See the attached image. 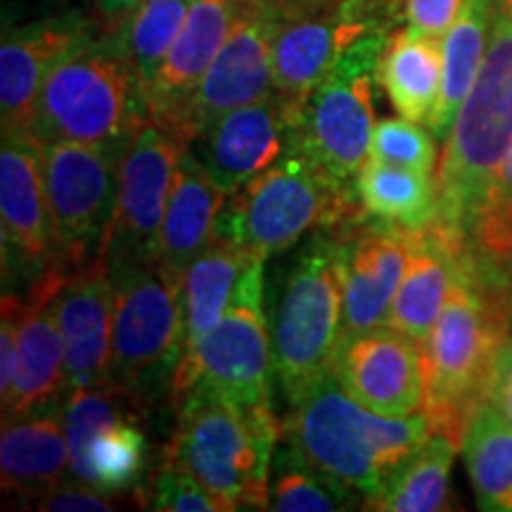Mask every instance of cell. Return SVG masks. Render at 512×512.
Wrapping results in <instances>:
<instances>
[{
  "label": "cell",
  "instance_id": "d4e9b609",
  "mask_svg": "<svg viewBox=\"0 0 512 512\" xmlns=\"http://www.w3.org/2000/svg\"><path fill=\"white\" fill-rule=\"evenodd\" d=\"M228 195L207 174L200 159L185 147L178 159L174 185L159 238V261L185 278L192 261L211 245Z\"/></svg>",
  "mask_w": 512,
  "mask_h": 512
},
{
  "label": "cell",
  "instance_id": "e575fe53",
  "mask_svg": "<svg viewBox=\"0 0 512 512\" xmlns=\"http://www.w3.org/2000/svg\"><path fill=\"white\" fill-rule=\"evenodd\" d=\"M190 8L192 0H145L117 34L119 46L138 79L140 95L155 79L159 64L174 46Z\"/></svg>",
  "mask_w": 512,
  "mask_h": 512
},
{
  "label": "cell",
  "instance_id": "ffe728a7",
  "mask_svg": "<svg viewBox=\"0 0 512 512\" xmlns=\"http://www.w3.org/2000/svg\"><path fill=\"white\" fill-rule=\"evenodd\" d=\"M91 36V24L76 15L38 19L5 31L0 46L3 136H31L36 100L50 69Z\"/></svg>",
  "mask_w": 512,
  "mask_h": 512
},
{
  "label": "cell",
  "instance_id": "9a60e30c",
  "mask_svg": "<svg viewBox=\"0 0 512 512\" xmlns=\"http://www.w3.org/2000/svg\"><path fill=\"white\" fill-rule=\"evenodd\" d=\"M332 375L370 411L411 418L425 406V354L418 339L382 325L339 339Z\"/></svg>",
  "mask_w": 512,
  "mask_h": 512
},
{
  "label": "cell",
  "instance_id": "277c9868",
  "mask_svg": "<svg viewBox=\"0 0 512 512\" xmlns=\"http://www.w3.org/2000/svg\"><path fill=\"white\" fill-rule=\"evenodd\" d=\"M356 223L313 230L280 275L268 325L273 370L287 401L330 370L342 335L349 238Z\"/></svg>",
  "mask_w": 512,
  "mask_h": 512
},
{
  "label": "cell",
  "instance_id": "8d00e7d4",
  "mask_svg": "<svg viewBox=\"0 0 512 512\" xmlns=\"http://www.w3.org/2000/svg\"><path fill=\"white\" fill-rule=\"evenodd\" d=\"M138 501L145 508L164 512H223L221 503L195 477L171 465L159 467L145 494H138Z\"/></svg>",
  "mask_w": 512,
  "mask_h": 512
},
{
  "label": "cell",
  "instance_id": "b9f144b4",
  "mask_svg": "<svg viewBox=\"0 0 512 512\" xmlns=\"http://www.w3.org/2000/svg\"><path fill=\"white\" fill-rule=\"evenodd\" d=\"M306 3L342 5V8L354 10L358 15L375 19V22L392 29L396 17L403 15V3H406V0H306Z\"/></svg>",
  "mask_w": 512,
  "mask_h": 512
},
{
  "label": "cell",
  "instance_id": "d590c367",
  "mask_svg": "<svg viewBox=\"0 0 512 512\" xmlns=\"http://www.w3.org/2000/svg\"><path fill=\"white\" fill-rule=\"evenodd\" d=\"M434 133L425 131L411 119H380L370 138V159L373 162L403 166L432 174L437 166V143Z\"/></svg>",
  "mask_w": 512,
  "mask_h": 512
},
{
  "label": "cell",
  "instance_id": "e0dca14e",
  "mask_svg": "<svg viewBox=\"0 0 512 512\" xmlns=\"http://www.w3.org/2000/svg\"><path fill=\"white\" fill-rule=\"evenodd\" d=\"M55 316L67 349V389L110 382L114 285L107 252L86 266L64 268Z\"/></svg>",
  "mask_w": 512,
  "mask_h": 512
},
{
  "label": "cell",
  "instance_id": "83f0119b",
  "mask_svg": "<svg viewBox=\"0 0 512 512\" xmlns=\"http://www.w3.org/2000/svg\"><path fill=\"white\" fill-rule=\"evenodd\" d=\"M249 264L254 261H249L240 249L216 235L211 245L192 261L183 278V354L195 349L202 337L223 318L238 280Z\"/></svg>",
  "mask_w": 512,
  "mask_h": 512
},
{
  "label": "cell",
  "instance_id": "ac0fdd59",
  "mask_svg": "<svg viewBox=\"0 0 512 512\" xmlns=\"http://www.w3.org/2000/svg\"><path fill=\"white\" fill-rule=\"evenodd\" d=\"M242 0H192L174 46L143 93L147 119L181 140V124L192 93L219 55L238 19ZM183 143V140H181Z\"/></svg>",
  "mask_w": 512,
  "mask_h": 512
},
{
  "label": "cell",
  "instance_id": "cb8c5ba5",
  "mask_svg": "<svg viewBox=\"0 0 512 512\" xmlns=\"http://www.w3.org/2000/svg\"><path fill=\"white\" fill-rule=\"evenodd\" d=\"M465 249V238L434 221L413 230L406 273L389 311V328L425 342L456 283Z\"/></svg>",
  "mask_w": 512,
  "mask_h": 512
},
{
  "label": "cell",
  "instance_id": "ba28073f",
  "mask_svg": "<svg viewBox=\"0 0 512 512\" xmlns=\"http://www.w3.org/2000/svg\"><path fill=\"white\" fill-rule=\"evenodd\" d=\"M114 330L110 384L140 413L171 396L185 344L183 278L159 259L110 264Z\"/></svg>",
  "mask_w": 512,
  "mask_h": 512
},
{
  "label": "cell",
  "instance_id": "60d3db41",
  "mask_svg": "<svg viewBox=\"0 0 512 512\" xmlns=\"http://www.w3.org/2000/svg\"><path fill=\"white\" fill-rule=\"evenodd\" d=\"M486 401L512 425V337L498 351Z\"/></svg>",
  "mask_w": 512,
  "mask_h": 512
},
{
  "label": "cell",
  "instance_id": "836d02e7",
  "mask_svg": "<svg viewBox=\"0 0 512 512\" xmlns=\"http://www.w3.org/2000/svg\"><path fill=\"white\" fill-rule=\"evenodd\" d=\"M361 498L316 470L292 444L280 439L271 465V508L278 512H337L361 508Z\"/></svg>",
  "mask_w": 512,
  "mask_h": 512
},
{
  "label": "cell",
  "instance_id": "52a82bcc",
  "mask_svg": "<svg viewBox=\"0 0 512 512\" xmlns=\"http://www.w3.org/2000/svg\"><path fill=\"white\" fill-rule=\"evenodd\" d=\"M145 117L138 79L117 34L91 36L50 69L31 138L124 150Z\"/></svg>",
  "mask_w": 512,
  "mask_h": 512
},
{
  "label": "cell",
  "instance_id": "f35d334b",
  "mask_svg": "<svg viewBox=\"0 0 512 512\" xmlns=\"http://www.w3.org/2000/svg\"><path fill=\"white\" fill-rule=\"evenodd\" d=\"M114 498L110 494H102V491L93 489V486L81 484L72 479V484H60L57 489L48 491L46 496H41L34 503L36 510H50V512H74V510H86V512H100V510H114Z\"/></svg>",
  "mask_w": 512,
  "mask_h": 512
},
{
  "label": "cell",
  "instance_id": "7bdbcfd3",
  "mask_svg": "<svg viewBox=\"0 0 512 512\" xmlns=\"http://www.w3.org/2000/svg\"><path fill=\"white\" fill-rule=\"evenodd\" d=\"M145 0H95V12H98V27L102 34L112 36L119 34L126 27V22L131 19Z\"/></svg>",
  "mask_w": 512,
  "mask_h": 512
},
{
  "label": "cell",
  "instance_id": "f546056e",
  "mask_svg": "<svg viewBox=\"0 0 512 512\" xmlns=\"http://www.w3.org/2000/svg\"><path fill=\"white\" fill-rule=\"evenodd\" d=\"M354 188L366 219L415 230L437 216V181L425 171L370 159L358 171Z\"/></svg>",
  "mask_w": 512,
  "mask_h": 512
},
{
  "label": "cell",
  "instance_id": "7a4b0ae2",
  "mask_svg": "<svg viewBox=\"0 0 512 512\" xmlns=\"http://www.w3.org/2000/svg\"><path fill=\"white\" fill-rule=\"evenodd\" d=\"M432 434L425 413L389 418L370 411L332 370L290 401L280 422V439L361 501L375 496Z\"/></svg>",
  "mask_w": 512,
  "mask_h": 512
},
{
  "label": "cell",
  "instance_id": "4fadbf2b",
  "mask_svg": "<svg viewBox=\"0 0 512 512\" xmlns=\"http://www.w3.org/2000/svg\"><path fill=\"white\" fill-rule=\"evenodd\" d=\"M273 12L271 62L280 98L304 112L316 86L349 46L384 24L342 5L268 0Z\"/></svg>",
  "mask_w": 512,
  "mask_h": 512
},
{
  "label": "cell",
  "instance_id": "4dcf8cb0",
  "mask_svg": "<svg viewBox=\"0 0 512 512\" xmlns=\"http://www.w3.org/2000/svg\"><path fill=\"white\" fill-rule=\"evenodd\" d=\"M460 448L479 510L512 512V425L489 401L467 422Z\"/></svg>",
  "mask_w": 512,
  "mask_h": 512
},
{
  "label": "cell",
  "instance_id": "d6986e66",
  "mask_svg": "<svg viewBox=\"0 0 512 512\" xmlns=\"http://www.w3.org/2000/svg\"><path fill=\"white\" fill-rule=\"evenodd\" d=\"M64 268L53 264L31 283L19 325L15 380L3 399V418H19L60 401L67 389V349L55 316Z\"/></svg>",
  "mask_w": 512,
  "mask_h": 512
},
{
  "label": "cell",
  "instance_id": "1f68e13d",
  "mask_svg": "<svg viewBox=\"0 0 512 512\" xmlns=\"http://www.w3.org/2000/svg\"><path fill=\"white\" fill-rule=\"evenodd\" d=\"M465 240L482 271L512 283V147L472 209Z\"/></svg>",
  "mask_w": 512,
  "mask_h": 512
},
{
  "label": "cell",
  "instance_id": "30bf717a",
  "mask_svg": "<svg viewBox=\"0 0 512 512\" xmlns=\"http://www.w3.org/2000/svg\"><path fill=\"white\" fill-rule=\"evenodd\" d=\"M392 31L377 29L349 46L306 102L290 150L339 185H354L370 157L377 64Z\"/></svg>",
  "mask_w": 512,
  "mask_h": 512
},
{
  "label": "cell",
  "instance_id": "4316f807",
  "mask_svg": "<svg viewBox=\"0 0 512 512\" xmlns=\"http://www.w3.org/2000/svg\"><path fill=\"white\" fill-rule=\"evenodd\" d=\"M496 5L498 0H463L458 17L441 38L444 81H441L439 105L430 119V128L437 138L448 136L460 105L477 79L494 27Z\"/></svg>",
  "mask_w": 512,
  "mask_h": 512
},
{
  "label": "cell",
  "instance_id": "603a6c76",
  "mask_svg": "<svg viewBox=\"0 0 512 512\" xmlns=\"http://www.w3.org/2000/svg\"><path fill=\"white\" fill-rule=\"evenodd\" d=\"M3 494L12 501L36 503L72 477L64 411L60 401L19 418H3L0 432Z\"/></svg>",
  "mask_w": 512,
  "mask_h": 512
},
{
  "label": "cell",
  "instance_id": "7c38bea8",
  "mask_svg": "<svg viewBox=\"0 0 512 512\" xmlns=\"http://www.w3.org/2000/svg\"><path fill=\"white\" fill-rule=\"evenodd\" d=\"M185 147L147 117L133 131L121 157L117 204L107 230L105 252L110 264L159 259L166 204Z\"/></svg>",
  "mask_w": 512,
  "mask_h": 512
},
{
  "label": "cell",
  "instance_id": "8fae6325",
  "mask_svg": "<svg viewBox=\"0 0 512 512\" xmlns=\"http://www.w3.org/2000/svg\"><path fill=\"white\" fill-rule=\"evenodd\" d=\"M38 152L53 219L55 264L72 271L105 254L126 147L38 140Z\"/></svg>",
  "mask_w": 512,
  "mask_h": 512
},
{
  "label": "cell",
  "instance_id": "8992f818",
  "mask_svg": "<svg viewBox=\"0 0 512 512\" xmlns=\"http://www.w3.org/2000/svg\"><path fill=\"white\" fill-rule=\"evenodd\" d=\"M366 219L354 185H339L297 150H287L271 169L230 192L216 238L230 242L249 261H266L309 238L313 230Z\"/></svg>",
  "mask_w": 512,
  "mask_h": 512
},
{
  "label": "cell",
  "instance_id": "7402d4cb",
  "mask_svg": "<svg viewBox=\"0 0 512 512\" xmlns=\"http://www.w3.org/2000/svg\"><path fill=\"white\" fill-rule=\"evenodd\" d=\"M0 216L3 247L41 275L55 264L53 219L43 183L38 140L31 136H3L0 147Z\"/></svg>",
  "mask_w": 512,
  "mask_h": 512
},
{
  "label": "cell",
  "instance_id": "5bb4252c",
  "mask_svg": "<svg viewBox=\"0 0 512 512\" xmlns=\"http://www.w3.org/2000/svg\"><path fill=\"white\" fill-rule=\"evenodd\" d=\"M273 12L268 0H242L238 19L192 93L181 124V140L190 145L223 114L268 98L275 91L271 62Z\"/></svg>",
  "mask_w": 512,
  "mask_h": 512
},
{
  "label": "cell",
  "instance_id": "44dd1931",
  "mask_svg": "<svg viewBox=\"0 0 512 512\" xmlns=\"http://www.w3.org/2000/svg\"><path fill=\"white\" fill-rule=\"evenodd\" d=\"M411 228L363 219L351 228L342 337L387 325L394 297L406 273Z\"/></svg>",
  "mask_w": 512,
  "mask_h": 512
},
{
  "label": "cell",
  "instance_id": "6da1fadb",
  "mask_svg": "<svg viewBox=\"0 0 512 512\" xmlns=\"http://www.w3.org/2000/svg\"><path fill=\"white\" fill-rule=\"evenodd\" d=\"M512 323V283L482 271L465 249L456 283L425 342V413L434 434L463 446L467 422L489 396Z\"/></svg>",
  "mask_w": 512,
  "mask_h": 512
},
{
  "label": "cell",
  "instance_id": "484cf974",
  "mask_svg": "<svg viewBox=\"0 0 512 512\" xmlns=\"http://www.w3.org/2000/svg\"><path fill=\"white\" fill-rule=\"evenodd\" d=\"M444 81L441 38L411 27L392 31L377 64V83L403 119L430 124Z\"/></svg>",
  "mask_w": 512,
  "mask_h": 512
},
{
  "label": "cell",
  "instance_id": "2e32d148",
  "mask_svg": "<svg viewBox=\"0 0 512 512\" xmlns=\"http://www.w3.org/2000/svg\"><path fill=\"white\" fill-rule=\"evenodd\" d=\"M302 110L278 93L223 114L188 145L214 183L230 195L290 150Z\"/></svg>",
  "mask_w": 512,
  "mask_h": 512
},
{
  "label": "cell",
  "instance_id": "ee69618b",
  "mask_svg": "<svg viewBox=\"0 0 512 512\" xmlns=\"http://www.w3.org/2000/svg\"><path fill=\"white\" fill-rule=\"evenodd\" d=\"M508 5H510V10H512V0H508Z\"/></svg>",
  "mask_w": 512,
  "mask_h": 512
},
{
  "label": "cell",
  "instance_id": "5b68a950",
  "mask_svg": "<svg viewBox=\"0 0 512 512\" xmlns=\"http://www.w3.org/2000/svg\"><path fill=\"white\" fill-rule=\"evenodd\" d=\"M512 147V10L498 0L475 83L446 136L437 169L434 223L465 238L472 209Z\"/></svg>",
  "mask_w": 512,
  "mask_h": 512
},
{
  "label": "cell",
  "instance_id": "74e56055",
  "mask_svg": "<svg viewBox=\"0 0 512 512\" xmlns=\"http://www.w3.org/2000/svg\"><path fill=\"white\" fill-rule=\"evenodd\" d=\"M3 316H0V396L10 392L15 380L17 351H19V325L24 316V299L19 294H3Z\"/></svg>",
  "mask_w": 512,
  "mask_h": 512
},
{
  "label": "cell",
  "instance_id": "f1b7e54d",
  "mask_svg": "<svg viewBox=\"0 0 512 512\" xmlns=\"http://www.w3.org/2000/svg\"><path fill=\"white\" fill-rule=\"evenodd\" d=\"M458 446L444 434H432L403 463L387 484L363 501V510L377 512H439L448 510L451 470Z\"/></svg>",
  "mask_w": 512,
  "mask_h": 512
},
{
  "label": "cell",
  "instance_id": "d6a6232c",
  "mask_svg": "<svg viewBox=\"0 0 512 512\" xmlns=\"http://www.w3.org/2000/svg\"><path fill=\"white\" fill-rule=\"evenodd\" d=\"M147 465V439L138 427V415L114 420L88 444L79 482L102 494L119 496L140 489Z\"/></svg>",
  "mask_w": 512,
  "mask_h": 512
},
{
  "label": "cell",
  "instance_id": "ab89813d",
  "mask_svg": "<svg viewBox=\"0 0 512 512\" xmlns=\"http://www.w3.org/2000/svg\"><path fill=\"white\" fill-rule=\"evenodd\" d=\"M463 0H406L403 3V19L406 27L418 34L444 38L458 17Z\"/></svg>",
  "mask_w": 512,
  "mask_h": 512
},
{
  "label": "cell",
  "instance_id": "3957f363",
  "mask_svg": "<svg viewBox=\"0 0 512 512\" xmlns=\"http://www.w3.org/2000/svg\"><path fill=\"white\" fill-rule=\"evenodd\" d=\"M176 430L162 465L185 470L223 512L271 508V465L280 441L273 408L247 411L221 396L190 389L174 403Z\"/></svg>",
  "mask_w": 512,
  "mask_h": 512
},
{
  "label": "cell",
  "instance_id": "9c48e42d",
  "mask_svg": "<svg viewBox=\"0 0 512 512\" xmlns=\"http://www.w3.org/2000/svg\"><path fill=\"white\" fill-rule=\"evenodd\" d=\"M264 261L238 280L226 313L178 363L171 406L190 389H204L247 411L271 408V325L264 311Z\"/></svg>",
  "mask_w": 512,
  "mask_h": 512
}]
</instances>
